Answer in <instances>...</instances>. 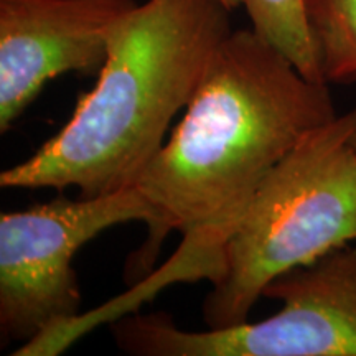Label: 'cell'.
Returning a JSON list of instances; mask_svg holds the SVG:
<instances>
[{
  "label": "cell",
  "mask_w": 356,
  "mask_h": 356,
  "mask_svg": "<svg viewBox=\"0 0 356 356\" xmlns=\"http://www.w3.org/2000/svg\"><path fill=\"white\" fill-rule=\"evenodd\" d=\"M220 2H221L222 6H225L226 8H229V10L233 12L234 8H238V7L243 6L244 0H220Z\"/></svg>",
  "instance_id": "9"
},
{
  "label": "cell",
  "mask_w": 356,
  "mask_h": 356,
  "mask_svg": "<svg viewBox=\"0 0 356 356\" xmlns=\"http://www.w3.org/2000/svg\"><path fill=\"white\" fill-rule=\"evenodd\" d=\"M134 0H0V132L44 84L66 73L97 76L109 33Z\"/></svg>",
  "instance_id": "6"
},
{
  "label": "cell",
  "mask_w": 356,
  "mask_h": 356,
  "mask_svg": "<svg viewBox=\"0 0 356 356\" xmlns=\"http://www.w3.org/2000/svg\"><path fill=\"white\" fill-rule=\"evenodd\" d=\"M157 213L134 186L96 198L56 197L0 215V333L3 345H26L81 315L73 259L113 226Z\"/></svg>",
  "instance_id": "5"
},
{
  "label": "cell",
  "mask_w": 356,
  "mask_h": 356,
  "mask_svg": "<svg viewBox=\"0 0 356 356\" xmlns=\"http://www.w3.org/2000/svg\"><path fill=\"white\" fill-rule=\"evenodd\" d=\"M353 145H355V149H356V134H355V137H353Z\"/></svg>",
  "instance_id": "10"
},
{
  "label": "cell",
  "mask_w": 356,
  "mask_h": 356,
  "mask_svg": "<svg viewBox=\"0 0 356 356\" xmlns=\"http://www.w3.org/2000/svg\"><path fill=\"white\" fill-rule=\"evenodd\" d=\"M243 6L252 30L264 42L287 56L310 81L327 83L307 22L305 0H244Z\"/></svg>",
  "instance_id": "7"
},
{
  "label": "cell",
  "mask_w": 356,
  "mask_h": 356,
  "mask_svg": "<svg viewBox=\"0 0 356 356\" xmlns=\"http://www.w3.org/2000/svg\"><path fill=\"white\" fill-rule=\"evenodd\" d=\"M231 33V10L220 0L137 3L111 30L95 88L56 136L0 173V186H74L81 198L134 188Z\"/></svg>",
  "instance_id": "2"
},
{
  "label": "cell",
  "mask_w": 356,
  "mask_h": 356,
  "mask_svg": "<svg viewBox=\"0 0 356 356\" xmlns=\"http://www.w3.org/2000/svg\"><path fill=\"white\" fill-rule=\"evenodd\" d=\"M305 12L325 81H356V0H305Z\"/></svg>",
  "instance_id": "8"
},
{
  "label": "cell",
  "mask_w": 356,
  "mask_h": 356,
  "mask_svg": "<svg viewBox=\"0 0 356 356\" xmlns=\"http://www.w3.org/2000/svg\"><path fill=\"white\" fill-rule=\"evenodd\" d=\"M337 115L327 83L305 78L252 29L233 30L137 180L157 222L129 264L139 284L97 309L99 317L132 314L172 284H215L264 178L307 132Z\"/></svg>",
  "instance_id": "1"
},
{
  "label": "cell",
  "mask_w": 356,
  "mask_h": 356,
  "mask_svg": "<svg viewBox=\"0 0 356 356\" xmlns=\"http://www.w3.org/2000/svg\"><path fill=\"white\" fill-rule=\"evenodd\" d=\"M264 297L282 302L261 322L186 332L165 312L111 322L134 356H356V241L279 275Z\"/></svg>",
  "instance_id": "4"
},
{
  "label": "cell",
  "mask_w": 356,
  "mask_h": 356,
  "mask_svg": "<svg viewBox=\"0 0 356 356\" xmlns=\"http://www.w3.org/2000/svg\"><path fill=\"white\" fill-rule=\"evenodd\" d=\"M356 108L312 129L264 178L202 305L207 328L249 320L279 275L356 241Z\"/></svg>",
  "instance_id": "3"
}]
</instances>
